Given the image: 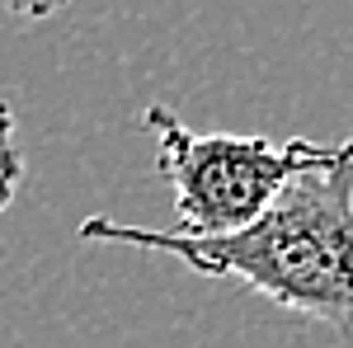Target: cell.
Masks as SVG:
<instances>
[{
	"label": "cell",
	"instance_id": "6da1fadb",
	"mask_svg": "<svg viewBox=\"0 0 353 348\" xmlns=\"http://www.w3.org/2000/svg\"><path fill=\"white\" fill-rule=\"evenodd\" d=\"M81 240L174 254L203 278H231L283 311L353 334V136L334 146L330 165L297 174L269 212L236 236L189 240L174 231L85 216Z\"/></svg>",
	"mask_w": 353,
	"mask_h": 348
},
{
	"label": "cell",
	"instance_id": "7a4b0ae2",
	"mask_svg": "<svg viewBox=\"0 0 353 348\" xmlns=\"http://www.w3.org/2000/svg\"><path fill=\"white\" fill-rule=\"evenodd\" d=\"M141 132L156 141V170L174 188V236L217 240L236 236L269 212L278 193L297 174H311L334 161V146L321 141H269L236 132H193L170 104L141 113Z\"/></svg>",
	"mask_w": 353,
	"mask_h": 348
},
{
	"label": "cell",
	"instance_id": "3957f363",
	"mask_svg": "<svg viewBox=\"0 0 353 348\" xmlns=\"http://www.w3.org/2000/svg\"><path fill=\"white\" fill-rule=\"evenodd\" d=\"M19 184H24V156H19V141H14V113L0 99V212L14 203Z\"/></svg>",
	"mask_w": 353,
	"mask_h": 348
}]
</instances>
